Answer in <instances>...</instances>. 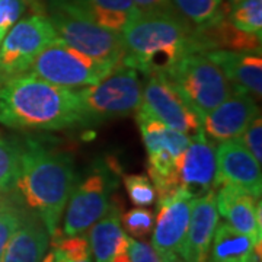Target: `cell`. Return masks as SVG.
<instances>
[{
    "label": "cell",
    "mask_w": 262,
    "mask_h": 262,
    "mask_svg": "<svg viewBox=\"0 0 262 262\" xmlns=\"http://www.w3.org/2000/svg\"><path fill=\"white\" fill-rule=\"evenodd\" d=\"M18 146L19 175L15 188L22 203L39 217L53 236L76 187L73 158L37 139H27Z\"/></svg>",
    "instance_id": "6da1fadb"
},
{
    "label": "cell",
    "mask_w": 262,
    "mask_h": 262,
    "mask_svg": "<svg viewBox=\"0 0 262 262\" xmlns=\"http://www.w3.org/2000/svg\"><path fill=\"white\" fill-rule=\"evenodd\" d=\"M0 124L15 130L57 131L86 125L76 89L22 75L0 86Z\"/></svg>",
    "instance_id": "7a4b0ae2"
},
{
    "label": "cell",
    "mask_w": 262,
    "mask_h": 262,
    "mask_svg": "<svg viewBox=\"0 0 262 262\" xmlns=\"http://www.w3.org/2000/svg\"><path fill=\"white\" fill-rule=\"evenodd\" d=\"M122 64L146 76H165L188 53H203L196 31L177 10L139 12L121 31Z\"/></svg>",
    "instance_id": "3957f363"
},
{
    "label": "cell",
    "mask_w": 262,
    "mask_h": 262,
    "mask_svg": "<svg viewBox=\"0 0 262 262\" xmlns=\"http://www.w3.org/2000/svg\"><path fill=\"white\" fill-rule=\"evenodd\" d=\"M47 10L58 39L95 60L121 64L125 56L121 32L96 24L73 0H48Z\"/></svg>",
    "instance_id": "277c9868"
},
{
    "label": "cell",
    "mask_w": 262,
    "mask_h": 262,
    "mask_svg": "<svg viewBox=\"0 0 262 262\" xmlns=\"http://www.w3.org/2000/svg\"><path fill=\"white\" fill-rule=\"evenodd\" d=\"M76 92L82 102L84 122L92 125L137 113L143 84L139 72L121 63L98 83L76 89Z\"/></svg>",
    "instance_id": "5b68a950"
},
{
    "label": "cell",
    "mask_w": 262,
    "mask_h": 262,
    "mask_svg": "<svg viewBox=\"0 0 262 262\" xmlns=\"http://www.w3.org/2000/svg\"><path fill=\"white\" fill-rule=\"evenodd\" d=\"M200 120L233 94L220 67L204 53H188L165 75Z\"/></svg>",
    "instance_id": "8992f818"
},
{
    "label": "cell",
    "mask_w": 262,
    "mask_h": 262,
    "mask_svg": "<svg viewBox=\"0 0 262 262\" xmlns=\"http://www.w3.org/2000/svg\"><path fill=\"white\" fill-rule=\"evenodd\" d=\"M114 67L56 39L35 57L27 75L67 89H80L98 83Z\"/></svg>",
    "instance_id": "52a82bcc"
},
{
    "label": "cell",
    "mask_w": 262,
    "mask_h": 262,
    "mask_svg": "<svg viewBox=\"0 0 262 262\" xmlns=\"http://www.w3.org/2000/svg\"><path fill=\"white\" fill-rule=\"evenodd\" d=\"M56 39V29L46 13L19 19L0 42V86L27 75L35 57Z\"/></svg>",
    "instance_id": "ba28073f"
},
{
    "label": "cell",
    "mask_w": 262,
    "mask_h": 262,
    "mask_svg": "<svg viewBox=\"0 0 262 262\" xmlns=\"http://www.w3.org/2000/svg\"><path fill=\"white\" fill-rule=\"evenodd\" d=\"M118 187L117 178L105 168L96 169L75 187L67 201L63 232L76 236L88 232L102 217L111 204V195Z\"/></svg>",
    "instance_id": "9c48e42d"
},
{
    "label": "cell",
    "mask_w": 262,
    "mask_h": 262,
    "mask_svg": "<svg viewBox=\"0 0 262 262\" xmlns=\"http://www.w3.org/2000/svg\"><path fill=\"white\" fill-rule=\"evenodd\" d=\"M137 113L158 120L188 136L203 130L200 117L182 99L165 76H147Z\"/></svg>",
    "instance_id": "30bf717a"
},
{
    "label": "cell",
    "mask_w": 262,
    "mask_h": 262,
    "mask_svg": "<svg viewBox=\"0 0 262 262\" xmlns=\"http://www.w3.org/2000/svg\"><path fill=\"white\" fill-rule=\"evenodd\" d=\"M194 200L185 191L178 189L175 194L158 201L151 246L162 262H170L181 253Z\"/></svg>",
    "instance_id": "8fae6325"
},
{
    "label": "cell",
    "mask_w": 262,
    "mask_h": 262,
    "mask_svg": "<svg viewBox=\"0 0 262 262\" xmlns=\"http://www.w3.org/2000/svg\"><path fill=\"white\" fill-rule=\"evenodd\" d=\"M177 182L192 198L219 188L215 146L203 130L189 137L187 149L177 159Z\"/></svg>",
    "instance_id": "7c38bea8"
},
{
    "label": "cell",
    "mask_w": 262,
    "mask_h": 262,
    "mask_svg": "<svg viewBox=\"0 0 262 262\" xmlns=\"http://www.w3.org/2000/svg\"><path fill=\"white\" fill-rule=\"evenodd\" d=\"M215 160L219 187L223 182L233 184L253 196L261 198V163L256 162L239 137L220 141V144L215 146Z\"/></svg>",
    "instance_id": "4fadbf2b"
},
{
    "label": "cell",
    "mask_w": 262,
    "mask_h": 262,
    "mask_svg": "<svg viewBox=\"0 0 262 262\" xmlns=\"http://www.w3.org/2000/svg\"><path fill=\"white\" fill-rule=\"evenodd\" d=\"M259 110L252 96L233 92L201 118V128L213 141L237 139L251 125Z\"/></svg>",
    "instance_id": "5bb4252c"
},
{
    "label": "cell",
    "mask_w": 262,
    "mask_h": 262,
    "mask_svg": "<svg viewBox=\"0 0 262 262\" xmlns=\"http://www.w3.org/2000/svg\"><path fill=\"white\" fill-rule=\"evenodd\" d=\"M215 204L217 211L227 223L241 233L251 236L255 242H261V201L248 191L233 184L223 182L217 188Z\"/></svg>",
    "instance_id": "9a60e30c"
},
{
    "label": "cell",
    "mask_w": 262,
    "mask_h": 262,
    "mask_svg": "<svg viewBox=\"0 0 262 262\" xmlns=\"http://www.w3.org/2000/svg\"><path fill=\"white\" fill-rule=\"evenodd\" d=\"M215 191H210L194 200L187 236L179 256L187 262H208L210 246L219 225Z\"/></svg>",
    "instance_id": "2e32d148"
},
{
    "label": "cell",
    "mask_w": 262,
    "mask_h": 262,
    "mask_svg": "<svg viewBox=\"0 0 262 262\" xmlns=\"http://www.w3.org/2000/svg\"><path fill=\"white\" fill-rule=\"evenodd\" d=\"M204 54L220 67L234 92L246 94L252 98H261V54L233 50H211Z\"/></svg>",
    "instance_id": "e0dca14e"
},
{
    "label": "cell",
    "mask_w": 262,
    "mask_h": 262,
    "mask_svg": "<svg viewBox=\"0 0 262 262\" xmlns=\"http://www.w3.org/2000/svg\"><path fill=\"white\" fill-rule=\"evenodd\" d=\"M122 207L113 200L105 214L91 227L89 249L95 262H113L117 255L127 252L130 237L121 225Z\"/></svg>",
    "instance_id": "ac0fdd59"
},
{
    "label": "cell",
    "mask_w": 262,
    "mask_h": 262,
    "mask_svg": "<svg viewBox=\"0 0 262 262\" xmlns=\"http://www.w3.org/2000/svg\"><path fill=\"white\" fill-rule=\"evenodd\" d=\"M50 233L32 211L12 234L0 262H39L47 253Z\"/></svg>",
    "instance_id": "d6986e66"
},
{
    "label": "cell",
    "mask_w": 262,
    "mask_h": 262,
    "mask_svg": "<svg viewBox=\"0 0 262 262\" xmlns=\"http://www.w3.org/2000/svg\"><path fill=\"white\" fill-rule=\"evenodd\" d=\"M210 262H261V242L241 233L232 226L219 223L208 253Z\"/></svg>",
    "instance_id": "ffe728a7"
},
{
    "label": "cell",
    "mask_w": 262,
    "mask_h": 262,
    "mask_svg": "<svg viewBox=\"0 0 262 262\" xmlns=\"http://www.w3.org/2000/svg\"><path fill=\"white\" fill-rule=\"evenodd\" d=\"M136 115L147 153L156 150H166L175 158H179L181 153L187 149L191 136L173 130L166 124L146 117L143 114L136 113Z\"/></svg>",
    "instance_id": "44dd1931"
},
{
    "label": "cell",
    "mask_w": 262,
    "mask_h": 262,
    "mask_svg": "<svg viewBox=\"0 0 262 262\" xmlns=\"http://www.w3.org/2000/svg\"><path fill=\"white\" fill-rule=\"evenodd\" d=\"M94 19L96 24L115 32H121L124 27L140 10L133 0H73Z\"/></svg>",
    "instance_id": "7402d4cb"
},
{
    "label": "cell",
    "mask_w": 262,
    "mask_h": 262,
    "mask_svg": "<svg viewBox=\"0 0 262 262\" xmlns=\"http://www.w3.org/2000/svg\"><path fill=\"white\" fill-rule=\"evenodd\" d=\"M170 3L179 16L196 31L211 28L226 15L223 0H170Z\"/></svg>",
    "instance_id": "603a6c76"
},
{
    "label": "cell",
    "mask_w": 262,
    "mask_h": 262,
    "mask_svg": "<svg viewBox=\"0 0 262 262\" xmlns=\"http://www.w3.org/2000/svg\"><path fill=\"white\" fill-rule=\"evenodd\" d=\"M226 18L237 29L262 37V0H237L226 6Z\"/></svg>",
    "instance_id": "cb8c5ba5"
},
{
    "label": "cell",
    "mask_w": 262,
    "mask_h": 262,
    "mask_svg": "<svg viewBox=\"0 0 262 262\" xmlns=\"http://www.w3.org/2000/svg\"><path fill=\"white\" fill-rule=\"evenodd\" d=\"M28 10L32 13H46L41 0H0V42Z\"/></svg>",
    "instance_id": "d4e9b609"
},
{
    "label": "cell",
    "mask_w": 262,
    "mask_h": 262,
    "mask_svg": "<svg viewBox=\"0 0 262 262\" xmlns=\"http://www.w3.org/2000/svg\"><path fill=\"white\" fill-rule=\"evenodd\" d=\"M19 175V146L0 136V192L15 189Z\"/></svg>",
    "instance_id": "484cf974"
},
{
    "label": "cell",
    "mask_w": 262,
    "mask_h": 262,
    "mask_svg": "<svg viewBox=\"0 0 262 262\" xmlns=\"http://www.w3.org/2000/svg\"><path fill=\"white\" fill-rule=\"evenodd\" d=\"M27 214L28 213L19 206V203L0 195V261L12 234L22 225Z\"/></svg>",
    "instance_id": "4316f807"
},
{
    "label": "cell",
    "mask_w": 262,
    "mask_h": 262,
    "mask_svg": "<svg viewBox=\"0 0 262 262\" xmlns=\"http://www.w3.org/2000/svg\"><path fill=\"white\" fill-rule=\"evenodd\" d=\"M121 225L124 232L130 234L133 239H144L153 230L155 214L150 210L137 207L121 215Z\"/></svg>",
    "instance_id": "83f0119b"
},
{
    "label": "cell",
    "mask_w": 262,
    "mask_h": 262,
    "mask_svg": "<svg viewBox=\"0 0 262 262\" xmlns=\"http://www.w3.org/2000/svg\"><path fill=\"white\" fill-rule=\"evenodd\" d=\"M124 187L130 201L137 207H149L156 201V189L153 182L146 175H127L124 177Z\"/></svg>",
    "instance_id": "f1b7e54d"
},
{
    "label": "cell",
    "mask_w": 262,
    "mask_h": 262,
    "mask_svg": "<svg viewBox=\"0 0 262 262\" xmlns=\"http://www.w3.org/2000/svg\"><path fill=\"white\" fill-rule=\"evenodd\" d=\"M245 144V147L252 153V156L258 163L262 160V120L261 114L255 117L251 125L246 128L244 134L239 137Z\"/></svg>",
    "instance_id": "f546056e"
},
{
    "label": "cell",
    "mask_w": 262,
    "mask_h": 262,
    "mask_svg": "<svg viewBox=\"0 0 262 262\" xmlns=\"http://www.w3.org/2000/svg\"><path fill=\"white\" fill-rule=\"evenodd\" d=\"M127 253H128L130 262H162L159 255L156 253L151 245L143 241L133 239V237H130Z\"/></svg>",
    "instance_id": "4dcf8cb0"
},
{
    "label": "cell",
    "mask_w": 262,
    "mask_h": 262,
    "mask_svg": "<svg viewBox=\"0 0 262 262\" xmlns=\"http://www.w3.org/2000/svg\"><path fill=\"white\" fill-rule=\"evenodd\" d=\"M140 12H165L175 10L170 0H133Z\"/></svg>",
    "instance_id": "1f68e13d"
},
{
    "label": "cell",
    "mask_w": 262,
    "mask_h": 262,
    "mask_svg": "<svg viewBox=\"0 0 262 262\" xmlns=\"http://www.w3.org/2000/svg\"><path fill=\"white\" fill-rule=\"evenodd\" d=\"M53 252H54V262H92L91 261V258H86V259H69V258H66L64 255H61V253L58 252V251H54L53 249Z\"/></svg>",
    "instance_id": "d6a6232c"
},
{
    "label": "cell",
    "mask_w": 262,
    "mask_h": 262,
    "mask_svg": "<svg viewBox=\"0 0 262 262\" xmlns=\"http://www.w3.org/2000/svg\"><path fill=\"white\" fill-rule=\"evenodd\" d=\"M113 262H130V258H128V253L122 252V253H120V255H117V256L114 258Z\"/></svg>",
    "instance_id": "836d02e7"
},
{
    "label": "cell",
    "mask_w": 262,
    "mask_h": 262,
    "mask_svg": "<svg viewBox=\"0 0 262 262\" xmlns=\"http://www.w3.org/2000/svg\"><path fill=\"white\" fill-rule=\"evenodd\" d=\"M39 262H54V252L51 251V252L46 253V255H44V258H42Z\"/></svg>",
    "instance_id": "e575fe53"
},
{
    "label": "cell",
    "mask_w": 262,
    "mask_h": 262,
    "mask_svg": "<svg viewBox=\"0 0 262 262\" xmlns=\"http://www.w3.org/2000/svg\"><path fill=\"white\" fill-rule=\"evenodd\" d=\"M170 262H187V261H185L184 258H181V256H179V255H178L177 258H173V259H172V261H170Z\"/></svg>",
    "instance_id": "d590c367"
},
{
    "label": "cell",
    "mask_w": 262,
    "mask_h": 262,
    "mask_svg": "<svg viewBox=\"0 0 262 262\" xmlns=\"http://www.w3.org/2000/svg\"><path fill=\"white\" fill-rule=\"evenodd\" d=\"M234 2H237V0H229V5H232V3H234Z\"/></svg>",
    "instance_id": "8d00e7d4"
},
{
    "label": "cell",
    "mask_w": 262,
    "mask_h": 262,
    "mask_svg": "<svg viewBox=\"0 0 262 262\" xmlns=\"http://www.w3.org/2000/svg\"><path fill=\"white\" fill-rule=\"evenodd\" d=\"M0 195H2V192H0Z\"/></svg>",
    "instance_id": "74e56055"
}]
</instances>
